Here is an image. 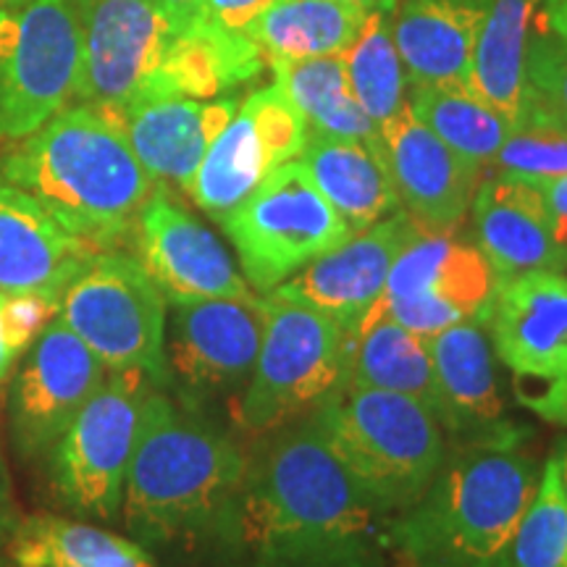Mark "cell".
I'll use <instances>...</instances> for the list:
<instances>
[{"label":"cell","mask_w":567,"mask_h":567,"mask_svg":"<svg viewBox=\"0 0 567 567\" xmlns=\"http://www.w3.org/2000/svg\"><path fill=\"white\" fill-rule=\"evenodd\" d=\"M389 515L308 417L266 434L224 534L250 567H392Z\"/></svg>","instance_id":"cell-1"},{"label":"cell","mask_w":567,"mask_h":567,"mask_svg":"<svg viewBox=\"0 0 567 567\" xmlns=\"http://www.w3.org/2000/svg\"><path fill=\"white\" fill-rule=\"evenodd\" d=\"M538 478L534 455L509 425L463 442L413 505L389 517V549L405 567H509Z\"/></svg>","instance_id":"cell-2"},{"label":"cell","mask_w":567,"mask_h":567,"mask_svg":"<svg viewBox=\"0 0 567 567\" xmlns=\"http://www.w3.org/2000/svg\"><path fill=\"white\" fill-rule=\"evenodd\" d=\"M0 176L97 250L132 237L142 205L161 187L142 168L122 126L82 103L13 142L0 158Z\"/></svg>","instance_id":"cell-3"},{"label":"cell","mask_w":567,"mask_h":567,"mask_svg":"<svg viewBox=\"0 0 567 567\" xmlns=\"http://www.w3.org/2000/svg\"><path fill=\"white\" fill-rule=\"evenodd\" d=\"M250 455L193 408L155 389L124 484L122 515L142 544L224 534Z\"/></svg>","instance_id":"cell-4"},{"label":"cell","mask_w":567,"mask_h":567,"mask_svg":"<svg viewBox=\"0 0 567 567\" xmlns=\"http://www.w3.org/2000/svg\"><path fill=\"white\" fill-rule=\"evenodd\" d=\"M384 515L413 505L446 457L444 429L405 394L339 389L305 415Z\"/></svg>","instance_id":"cell-5"},{"label":"cell","mask_w":567,"mask_h":567,"mask_svg":"<svg viewBox=\"0 0 567 567\" xmlns=\"http://www.w3.org/2000/svg\"><path fill=\"white\" fill-rule=\"evenodd\" d=\"M266 329L237 405L239 429L266 436L310 415L347 381L350 334L334 318L281 295H264Z\"/></svg>","instance_id":"cell-6"},{"label":"cell","mask_w":567,"mask_h":567,"mask_svg":"<svg viewBox=\"0 0 567 567\" xmlns=\"http://www.w3.org/2000/svg\"><path fill=\"white\" fill-rule=\"evenodd\" d=\"M59 316L111 373H145L168 384V302L134 255L95 252L61 292Z\"/></svg>","instance_id":"cell-7"},{"label":"cell","mask_w":567,"mask_h":567,"mask_svg":"<svg viewBox=\"0 0 567 567\" xmlns=\"http://www.w3.org/2000/svg\"><path fill=\"white\" fill-rule=\"evenodd\" d=\"M82 34L76 103L118 116L130 105L172 97L184 40L158 0H74Z\"/></svg>","instance_id":"cell-8"},{"label":"cell","mask_w":567,"mask_h":567,"mask_svg":"<svg viewBox=\"0 0 567 567\" xmlns=\"http://www.w3.org/2000/svg\"><path fill=\"white\" fill-rule=\"evenodd\" d=\"M82 34L74 0L0 6V142H19L76 101Z\"/></svg>","instance_id":"cell-9"},{"label":"cell","mask_w":567,"mask_h":567,"mask_svg":"<svg viewBox=\"0 0 567 567\" xmlns=\"http://www.w3.org/2000/svg\"><path fill=\"white\" fill-rule=\"evenodd\" d=\"M255 295H271L352 229L318 193L300 161H289L221 221Z\"/></svg>","instance_id":"cell-10"},{"label":"cell","mask_w":567,"mask_h":567,"mask_svg":"<svg viewBox=\"0 0 567 567\" xmlns=\"http://www.w3.org/2000/svg\"><path fill=\"white\" fill-rule=\"evenodd\" d=\"M155 386L145 373L105 375L53 450L51 481L61 505L82 517L113 520L122 513L124 484Z\"/></svg>","instance_id":"cell-11"},{"label":"cell","mask_w":567,"mask_h":567,"mask_svg":"<svg viewBox=\"0 0 567 567\" xmlns=\"http://www.w3.org/2000/svg\"><path fill=\"white\" fill-rule=\"evenodd\" d=\"M486 326L515 400L549 423H567V276L530 271L496 284Z\"/></svg>","instance_id":"cell-12"},{"label":"cell","mask_w":567,"mask_h":567,"mask_svg":"<svg viewBox=\"0 0 567 567\" xmlns=\"http://www.w3.org/2000/svg\"><path fill=\"white\" fill-rule=\"evenodd\" d=\"M496 284L478 245L455 231H423L394 260L379 302L396 323L429 339L473 318L486 321Z\"/></svg>","instance_id":"cell-13"},{"label":"cell","mask_w":567,"mask_h":567,"mask_svg":"<svg viewBox=\"0 0 567 567\" xmlns=\"http://www.w3.org/2000/svg\"><path fill=\"white\" fill-rule=\"evenodd\" d=\"M305 140L308 124L276 84L252 92L213 140L187 195L224 221L276 168L300 158Z\"/></svg>","instance_id":"cell-14"},{"label":"cell","mask_w":567,"mask_h":567,"mask_svg":"<svg viewBox=\"0 0 567 567\" xmlns=\"http://www.w3.org/2000/svg\"><path fill=\"white\" fill-rule=\"evenodd\" d=\"M166 371L187 405L247 384L266 329L264 297L168 302Z\"/></svg>","instance_id":"cell-15"},{"label":"cell","mask_w":567,"mask_h":567,"mask_svg":"<svg viewBox=\"0 0 567 567\" xmlns=\"http://www.w3.org/2000/svg\"><path fill=\"white\" fill-rule=\"evenodd\" d=\"M109 375L61 316L42 329L11 381L9 429L19 457L48 455Z\"/></svg>","instance_id":"cell-16"},{"label":"cell","mask_w":567,"mask_h":567,"mask_svg":"<svg viewBox=\"0 0 567 567\" xmlns=\"http://www.w3.org/2000/svg\"><path fill=\"white\" fill-rule=\"evenodd\" d=\"M134 258L166 302L258 297L208 226L182 208L163 187L147 197L134 224Z\"/></svg>","instance_id":"cell-17"},{"label":"cell","mask_w":567,"mask_h":567,"mask_svg":"<svg viewBox=\"0 0 567 567\" xmlns=\"http://www.w3.org/2000/svg\"><path fill=\"white\" fill-rule=\"evenodd\" d=\"M421 234L423 229L405 210H394L305 266L274 292L310 305L342 329L354 331L384 295L394 260Z\"/></svg>","instance_id":"cell-18"},{"label":"cell","mask_w":567,"mask_h":567,"mask_svg":"<svg viewBox=\"0 0 567 567\" xmlns=\"http://www.w3.org/2000/svg\"><path fill=\"white\" fill-rule=\"evenodd\" d=\"M379 140L408 216L423 231H455L471 210L484 172L417 122L410 105L379 126Z\"/></svg>","instance_id":"cell-19"},{"label":"cell","mask_w":567,"mask_h":567,"mask_svg":"<svg viewBox=\"0 0 567 567\" xmlns=\"http://www.w3.org/2000/svg\"><path fill=\"white\" fill-rule=\"evenodd\" d=\"M476 245L505 281L530 271H567V252L551 234V218L536 184L494 174L473 197Z\"/></svg>","instance_id":"cell-20"},{"label":"cell","mask_w":567,"mask_h":567,"mask_svg":"<svg viewBox=\"0 0 567 567\" xmlns=\"http://www.w3.org/2000/svg\"><path fill=\"white\" fill-rule=\"evenodd\" d=\"M239 103L234 97L197 101V97H166L130 105L113 116L130 140L134 155L158 184L189 193L197 168L213 140L231 122Z\"/></svg>","instance_id":"cell-21"},{"label":"cell","mask_w":567,"mask_h":567,"mask_svg":"<svg viewBox=\"0 0 567 567\" xmlns=\"http://www.w3.org/2000/svg\"><path fill=\"white\" fill-rule=\"evenodd\" d=\"M97 247L55 221L30 193L0 176V289L61 295Z\"/></svg>","instance_id":"cell-22"},{"label":"cell","mask_w":567,"mask_h":567,"mask_svg":"<svg viewBox=\"0 0 567 567\" xmlns=\"http://www.w3.org/2000/svg\"><path fill=\"white\" fill-rule=\"evenodd\" d=\"M492 0H394L389 30L410 87L467 84Z\"/></svg>","instance_id":"cell-23"},{"label":"cell","mask_w":567,"mask_h":567,"mask_svg":"<svg viewBox=\"0 0 567 567\" xmlns=\"http://www.w3.org/2000/svg\"><path fill=\"white\" fill-rule=\"evenodd\" d=\"M484 318L450 326L429 337L434 360L439 423L463 442L486 439L505 429V402H502L492 342Z\"/></svg>","instance_id":"cell-24"},{"label":"cell","mask_w":567,"mask_h":567,"mask_svg":"<svg viewBox=\"0 0 567 567\" xmlns=\"http://www.w3.org/2000/svg\"><path fill=\"white\" fill-rule=\"evenodd\" d=\"M316 189L344 218L352 234L368 229L400 208L381 140L329 137L308 132L300 153Z\"/></svg>","instance_id":"cell-25"},{"label":"cell","mask_w":567,"mask_h":567,"mask_svg":"<svg viewBox=\"0 0 567 567\" xmlns=\"http://www.w3.org/2000/svg\"><path fill=\"white\" fill-rule=\"evenodd\" d=\"M342 389H379L421 402L439 421V394L429 339L396 323L375 302L350 334ZM442 425V423H439Z\"/></svg>","instance_id":"cell-26"},{"label":"cell","mask_w":567,"mask_h":567,"mask_svg":"<svg viewBox=\"0 0 567 567\" xmlns=\"http://www.w3.org/2000/svg\"><path fill=\"white\" fill-rule=\"evenodd\" d=\"M542 0H492L471 63V90L509 124L526 109L528 42Z\"/></svg>","instance_id":"cell-27"},{"label":"cell","mask_w":567,"mask_h":567,"mask_svg":"<svg viewBox=\"0 0 567 567\" xmlns=\"http://www.w3.org/2000/svg\"><path fill=\"white\" fill-rule=\"evenodd\" d=\"M350 0H276L247 30L266 61L342 55L368 19Z\"/></svg>","instance_id":"cell-28"},{"label":"cell","mask_w":567,"mask_h":567,"mask_svg":"<svg viewBox=\"0 0 567 567\" xmlns=\"http://www.w3.org/2000/svg\"><path fill=\"white\" fill-rule=\"evenodd\" d=\"M9 563L40 567L63 563L71 567H155L145 547L132 538L59 515H32L17 523L6 544Z\"/></svg>","instance_id":"cell-29"},{"label":"cell","mask_w":567,"mask_h":567,"mask_svg":"<svg viewBox=\"0 0 567 567\" xmlns=\"http://www.w3.org/2000/svg\"><path fill=\"white\" fill-rule=\"evenodd\" d=\"M276 87L300 111L308 132L329 137L379 140L368 113L354 101L342 55L318 59H271Z\"/></svg>","instance_id":"cell-30"},{"label":"cell","mask_w":567,"mask_h":567,"mask_svg":"<svg viewBox=\"0 0 567 567\" xmlns=\"http://www.w3.org/2000/svg\"><path fill=\"white\" fill-rule=\"evenodd\" d=\"M408 105L417 122L429 126L444 145H450L484 174L492 168L502 142L507 140L509 126H513L467 84L413 87Z\"/></svg>","instance_id":"cell-31"},{"label":"cell","mask_w":567,"mask_h":567,"mask_svg":"<svg viewBox=\"0 0 567 567\" xmlns=\"http://www.w3.org/2000/svg\"><path fill=\"white\" fill-rule=\"evenodd\" d=\"M354 101L381 126L408 105V71L389 30V9H371L363 30L342 53Z\"/></svg>","instance_id":"cell-32"},{"label":"cell","mask_w":567,"mask_h":567,"mask_svg":"<svg viewBox=\"0 0 567 567\" xmlns=\"http://www.w3.org/2000/svg\"><path fill=\"white\" fill-rule=\"evenodd\" d=\"M492 166L496 174L536 187L567 176V122L526 97V109L509 126Z\"/></svg>","instance_id":"cell-33"},{"label":"cell","mask_w":567,"mask_h":567,"mask_svg":"<svg viewBox=\"0 0 567 567\" xmlns=\"http://www.w3.org/2000/svg\"><path fill=\"white\" fill-rule=\"evenodd\" d=\"M509 567H567V499L559 450L544 465L534 499L515 530Z\"/></svg>","instance_id":"cell-34"},{"label":"cell","mask_w":567,"mask_h":567,"mask_svg":"<svg viewBox=\"0 0 567 567\" xmlns=\"http://www.w3.org/2000/svg\"><path fill=\"white\" fill-rule=\"evenodd\" d=\"M61 295L27 289L6 292L0 289V379L24 358L34 339L59 316Z\"/></svg>","instance_id":"cell-35"},{"label":"cell","mask_w":567,"mask_h":567,"mask_svg":"<svg viewBox=\"0 0 567 567\" xmlns=\"http://www.w3.org/2000/svg\"><path fill=\"white\" fill-rule=\"evenodd\" d=\"M526 80L530 101L557 113L567 122V40L547 27V32L530 34Z\"/></svg>","instance_id":"cell-36"},{"label":"cell","mask_w":567,"mask_h":567,"mask_svg":"<svg viewBox=\"0 0 567 567\" xmlns=\"http://www.w3.org/2000/svg\"><path fill=\"white\" fill-rule=\"evenodd\" d=\"M276 0H205V24L210 30L247 38V30Z\"/></svg>","instance_id":"cell-37"},{"label":"cell","mask_w":567,"mask_h":567,"mask_svg":"<svg viewBox=\"0 0 567 567\" xmlns=\"http://www.w3.org/2000/svg\"><path fill=\"white\" fill-rule=\"evenodd\" d=\"M544 203H547L551 218V234H555L557 245L567 252V176H559L555 182L542 184Z\"/></svg>","instance_id":"cell-38"},{"label":"cell","mask_w":567,"mask_h":567,"mask_svg":"<svg viewBox=\"0 0 567 567\" xmlns=\"http://www.w3.org/2000/svg\"><path fill=\"white\" fill-rule=\"evenodd\" d=\"M158 6L172 19V24L182 32L203 30L205 24V0H158Z\"/></svg>","instance_id":"cell-39"},{"label":"cell","mask_w":567,"mask_h":567,"mask_svg":"<svg viewBox=\"0 0 567 567\" xmlns=\"http://www.w3.org/2000/svg\"><path fill=\"white\" fill-rule=\"evenodd\" d=\"M19 517L13 513V499H11V478L9 471H6L3 455H0V549H6L9 538L17 528Z\"/></svg>","instance_id":"cell-40"},{"label":"cell","mask_w":567,"mask_h":567,"mask_svg":"<svg viewBox=\"0 0 567 567\" xmlns=\"http://www.w3.org/2000/svg\"><path fill=\"white\" fill-rule=\"evenodd\" d=\"M544 21L559 38L567 40V6H557V9H544Z\"/></svg>","instance_id":"cell-41"},{"label":"cell","mask_w":567,"mask_h":567,"mask_svg":"<svg viewBox=\"0 0 567 567\" xmlns=\"http://www.w3.org/2000/svg\"><path fill=\"white\" fill-rule=\"evenodd\" d=\"M559 476H563V492H565V499H567V442L563 450H559Z\"/></svg>","instance_id":"cell-42"},{"label":"cell","mask_w":567,"mask_h":567,"mask_svg":"<svg viewBox=\"0 0 567 567\" xmlns=\"http://www.w3.org/2000/svg\"><path fill=\"white\" fill-rule=\"evenodd\" d=\"M350 3L365 6V9H392L394 0H350Z\"/></svg>","instance_id":"cell-43"},{"label":"cell","mask_w":567,"mask_h":567,"mask_svg":"<svg viewBox=\"0 0 567 567\" xmlns=\"http://www.w3.org/2000/svg\"><path fill=\"white\" fill-rule=\"evenodd\" d=\"M557 6H567V0H542V9H557Z\"/></svg>","instance_id":"cell-44"},{"label":"cell","mask_w":567,"mask_h":567,"mask_svg":"<svg viewBox=\"0 0 567 567\" xmlns=\"http://www.w3.org/2000/svg\"><path fill=\"white\" fill-rule=\"evenodd\" d=\"M40 567H71V565H63V563H45V565H40Z\"/></svg>","instance_id":"cell-45"},{"label":"cell","mask_w":567,"mask_h":567,"mask_svg":"<svg viewBox=\"0 0 567 567\" xmlns=\"http://www.w3.org/2000/svg\"><path fill=\"white\" fill-rule=\"evenodd\" d=\"M0 567H17V565H13V563H9V565H0Z\"/></svg>","instance_id":"cell-46"}]
</instances>
